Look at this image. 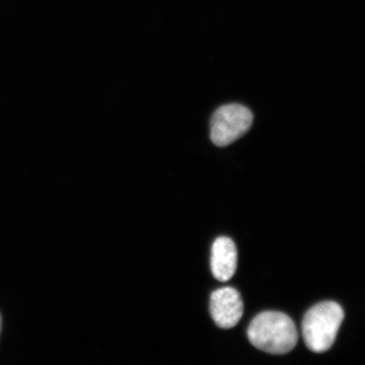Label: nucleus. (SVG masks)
Wrapping results in <instances>:
<instances>
[{"label": "nucleus", "instance_id": "423d86ee", "mask_svg": "<svg viewBox=\"0 0 365 365\" xmlns=\"http://www.w3.org/2000/svg\"><path fill=\"white\" fill-rule=\"evenodd\" d=\"M1 328H2V318H1V314H0V333H1Z\"/></svg>", "mask_w": 365, "mask_h": 365}, {"label": "nucleus", "instance_id": "7ed1b4c3", "mask_svg": "<svg viewBox=\"0 0 365 365\" xmlns=\"http://www.w3.org/2000/svg\"><path fill=\"white\" fill-rule=\"evenodd\" d=\"M253 120V113L245 106H222L216 110L211 118V140L220 148L230 145L249 131Z\"/></svg>", "mask_w": 365, "mask_h": 365}, {"label": "nucleus", "instance_id": "39448f33", "mask_svg": "<svg viewBox=\"0 0 365 365\" xmlns=\"http://www.w3.org/2000/svg\"><path fill=\"white\" fill-rule=\"evenodd\" d=\"M237 265V252L235 242L227 237L216 239L211 254L213 276L220 282H227L235 275Z\"/></svg>", "mask_w": 365, "mask_h": 365}, {"label": "nucleus", "instance_id": "20e7f679", "mask_svg": "<svg viewBox=\"0 0 365 365\" xmlns=\"http://www.w3.org/2000/svg\"><path fill=\"white\" fill-rule=\"evenodd\" d=\"M210 314L216 326L222 329L234 328L244 314L241 294L232 287L215 290L210 297Z\"/></svg>", "mask_w": 365, "mask_h": 365}, {"label": "nucleus", "instance_id": "f257e3e1", "mask_svg": "<svg viewBox=\"0 0 365 365\" xmlns=\"http://www.w3.org/2000/svg\"><path fill=\"white\" fill-rule=\"evenodd\" d=\"M250 342L270 354H287L297 346L299 333L294 321L279 312H264L251 322Z\"/></svg>", "mask_w": 365, "mask_h": 365}, {"label": "nucleus", "instance_id": "f03ea898", "mask_svg": "<svg viewBox=\"0 0 365 365\" xmlns=\"http://www.w3.org/2000/svg\"><path fill=\"white\" fill-rule=\"evenodd\" d=\"M344 319L342 307L334 302H324L312 307L302 321V336L309 350L328 351L337 337Z\"/></svg>", "mask_w": 365, "mask_h": 365}]
</instances>
